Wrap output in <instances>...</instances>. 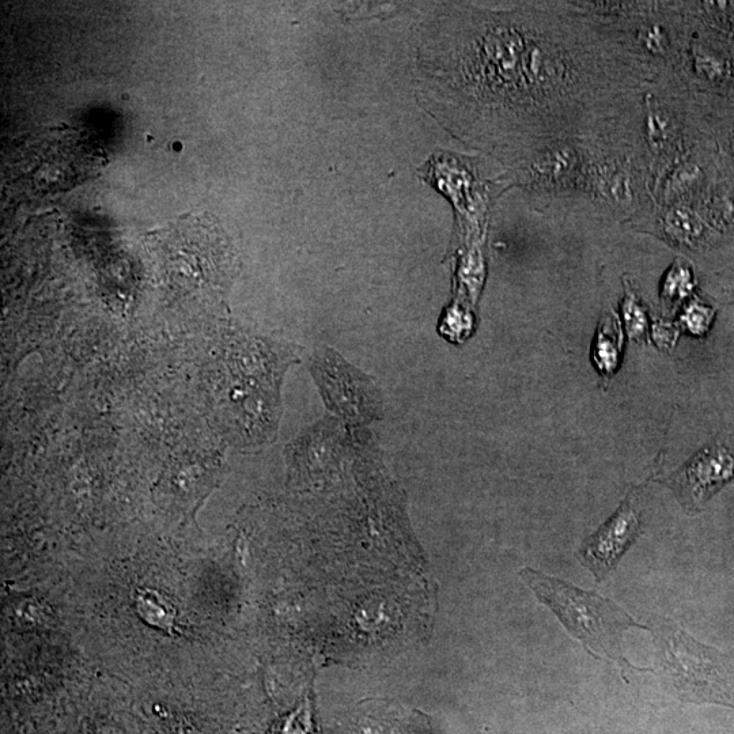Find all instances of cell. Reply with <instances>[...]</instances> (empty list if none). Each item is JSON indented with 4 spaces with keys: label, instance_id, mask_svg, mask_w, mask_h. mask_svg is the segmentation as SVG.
<instances>
[{
    "label": "cell",
    "instance_id": "obj_1",
    "mask_svg": "<svg viewBox=\"0 0 734 734\" xmlns=\"http://www.w3.org/2000/svg\"><path fill=\"white\" fill-rule=\"evenodd\" d=\"M457 87L476 139L525 160L555 141H589L652 75L580 2L469 15Z\"/></svg>",
    "mask_w": 734,
    "mask_h": 734
},
{
    "label": "cell",
    "instance_id": "obj_2",
    "mask_svg": "<svg viewBox=\"0 0 734 734\" xmlns=\"http://www.w3.org/2000/svg\"><path fill=\"white\" fill-rule=\"evenodd\" d=\"M696 136L698 117L690 97L661 78L635 90L593 139L630 151L648 172L654 191L658 181L696 149Z\"/></svg>",
    "mask_w": 734,
    "mask_h": 734
},
{
    "label": "cell",
    "instance_id": "obj_3",
    "mask_svg": "<svg viewBox=\"0 0 734 734\" xmlns=\"http://www.w3.org/2000/svg\"><path fill=\"white\" fill-rule=\"evenodd\" d=\"M521 578L571 635L584 643L586 652L614 660L623 671L633 668L623 656V634L628 628L642 626L614 601L533 569L522 570Z\"/></svg>",
    "mask_w": 734,
    "mask_h": 734
},
{
    "label": "cell",
    "instance_id": "obj_4",
    "mask_svg": "<svg viewBox=\"0 0 734 734\" xmlns=\"http://www.w3.org/2000/svg\"><path fill=\"white\" fill-rule=\"evenodd\" d=\"M589 150L588 198L605 218L641 229L652 217V181L641 162L615 143L582 141Z\"/></svg>",
    "mask_w": 734,
    "mask_h": 734
},
{
    "label": "cell",
    "instance_id": "obj_5",
    "mask_svg": "<svg viewBox=\"0 0 734 734\" xmlns=\"http://www.w3.org/2000/svg\"><path fill=\"white\" fill-rule=\"evenodd\" d=\"M653 633L662 672L684 702L734 706V668L720 650L702 645L671 620L658 622Z\"/></svg>",
    "mask_w": 734,
    "mask_h": 734
},
{
    "label": "cell",
    "instance_id": "obj_6",
    "mask_svg": "<svg viewBox=\"0 0 734 734\" xmlns=\"http://www.w3.org/2000/svg\"><path fill=\"white\" fill-rule=\"evenodd\" d=\"M589 168V150L584 142L555 141L517 162L513 180L540 198H588Z\"/></svg>",
    "mask_w": 734,
    "mask_h": 734
},
{
    "label": "cell",
    "instance_id": "obj_7",
    "mask_svg": "<svg viewBox=\"0 0 734 734\" xmlns=\"http://www.w3.org/2000/svg\"><path fill=\"white\" fill-rule=\"evenodd\" d=\"M639 527L638 514L626 501L599 531L585 541L578 556L597 581L604 580L615 569L624 552L637 539Z\"/></svg>",
    "mask_w": 734,
    "mask_h": 734
},
{
    "label": "cell",
    "instance_id": "obj_8",
    "mask_svg": "<svg viewBox=\"0 0 734 734\" xmlns=\"http://www.w3.org/2000/svg\"><path fill=\"white\" fill-rule=\"evenodd\" d=\"M639 230L658 234L672 247L698 251L711 238V225L699 204H656L652 217Z\"/></svg>",
    "mask_w": 734,
    "mask_h": 734
},
{
    "label": "cell",
    "instance_id": "obj_9",
    "mask_svg": "<svg viewBox=\"0 0 734 734\" xmlns=\"http://www.w3.org/2000/svg\"><path fill=\"white\" fill-rule=\"evenodd\" d=\"M734 474V459L728 450L717 446L703 450L681 469L675 479L684 502L699 505Z\"/></svg>",
    "mask_w": 734,
    "mask_h": 734
},
{
    "label": "cell",
    "instance_id": "obj_10",
    "mask_svg": "<svg viewBox=\"0 0 734 734\" xmlns=\"http://www.w3.org/2000/svg\"><path fill=\"white\" fill-rule=\"evenodd\" d=\"M620 327L612 314L601 320L594 344L593 357L600 372L612 374L618 369L620 362Z\"/></svg>",
    "mask_w": 734,
    "mask_h": 734
},
{
    "label": "cell",
    "instance_id": "obj_11",
    "mask_svg": "<svg viewBox=\"0 0 734 734\" xmlns=\"http://www.w3.org/2000/svg\"><path fill=\"white\" fill-rule=\"evenodd\" d=\"M696 281L694 272L686 261L677 259L664 276L661 285V300L675 306L694 293Z\"/></svg>",
    "mask_w": 734,
    "mask_h": 734
},
{
    "label": "cell",
    "instance_id": "obj_12",
    "mask_svg": "<svg viewBox=\"0 0 734 734\" xmlns=\"http://www.w3.org/2000/svg\"><path fill=\"white\" fill-rule=\"evenodd\" d=\"M701 206L710 225L734 230V185H721L713 194L705 196Z\"/></svg>",
    "mask_w": 734,
    "mask_h": 734
},
{
    "label": "cell",
    "instance_id": "obj_13",
    "mask_svg": "<svg viewBox=\"0 0 734 734\" xmlns=\"http://www.w3.org/2000/svg\"><path fill=\"white\" fill-rule=\"evenodd\" d=\"M620 308H622L628 335L633 339H641L648 329V317L643 309L641 298L635 293L630 282H624V295Z\"/></svg>",
    "mask_w": 734,
    "mask_h": 734
},
{
    "label": "cell",
    "instance_id": "obj_14",
    "mask_svg": "<svg viewBox=\"0 0 734 734\" xmlns=\"http://www.w3.org/2000/svg\"><path fill=\"white\" fill-rule=\"evenodd\" d=\"M714 312L709 306L699 301H692L686 306L680 320L692 335H703L709 331Z\"/></svg>",
    "mask_w": 734,
    "mask_h": 734
},
{
    "label": "cell",
    "instance_id": "obj_15",
    "mask_svg": "<svg viewBox=\"0 0 734 734\" xmlns=\"http://www.w3.org/2000/svg\"><path fill=\"white\" fill-rule=\"evenodd\" d=\"M728 145H729L730 157H732V160L734 162V127H733V130L729 132Z\"/></svg>",
    "mask_w": 734,
    "mask_h": 734
}]
</instances>
